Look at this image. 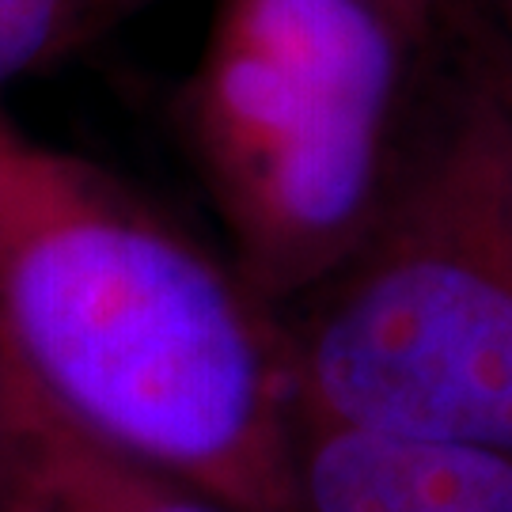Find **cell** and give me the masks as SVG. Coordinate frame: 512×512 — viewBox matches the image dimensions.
Returning a JSON list of instances; mask_svg holds the SVG:
<instances>
[{"mask_svg":"<svg viewBox=\"0 0 512 512\" xmlns=\"http://www.w3.org/2000/svg\"><path fill=\"white\" fill-rule=\"evenodd\" d=\"M0 338L80 433L239 512H296L281 311L107 167L4 110Z\"/></svg>","mask_w":512,"mask_h":512,"instance_id":"obj_1","label":"cell"},{"mask_svg":"<svg viewBox=\"0 0 512 512\" xmlns=\"http://www.w3.org/2000/svg\"><path fill=\"white\" fill-rule=\"evenodd\" d=\"M418 50L372 0H217L183 99L232 243L277 311L376 224L403 156Z\"/></svg>","mask_w":512,"mask_h":512,"instance_id":"obj_2","label":"cell"},{"mask_svg":"<svg viewBox=\"0 0 512 512\" xmlns=\"http://www.w3.org/2000/svg\"><path fill=\"white\" fill-rule=\"evenodd\" d=\"M281 327L300 421L512 459V228L418 73L380 217Z\"/></svg>","mask_w":512,"mask_h":512,"instance_id":"obj_3","label":"cell"},{"mask_svg":"<svg viewBox=\"0 0 512 512\" xmlns=\"http://www.w3.org/2000/svg\"><path fill=\"white\" fill-rule=\"evenodd\" d=\"M296 512H512V459L300 421Z\"/></svg>","mask_w":512,"mask_h":512,"instance_id":"obj_4","label":"cell"},{"mask_svg":"<svg viewBox=\"0 0 512 512\" xmlns=\"http://www.w3.org/2000/svg\"><path fill=\"white\" fill-rule=\"evenodd\" d=\"M12 505H35L38 512H239L183 478L99 444L50 406Z\"/></svg>","mask_w":512,"mask_h":512,"instance_id":"obj_5","label":"cell"},{"mask_svg":"<svg viewBox=\"0 0 512 512\" xmlns=\"http://www.w3.org/2000/svg\"><path fill=\"white\" fill-rule=\"evenodd\" d=\"M73 46V0H0V92Z\"/></svg>","mask_w":512,"mask_h":512,"instance_id":"obj_6","label":"cell"},{"mask_svg":"<svg viewBox=\"0 0 512 512\" xmlns=\"http://www.w3.org/2000/svg\"><path fill=\"white\" fill-rule=\"evenodd\" d=\"M42 414H46L42 395L27 384L16 357L0 338V512L12 505V497L23 486L27 456H31Z\"/></svg>","mask_w":512,"mask_h":512,"instance_id":"obj_7","label":"cell"},{"mask_svg":"<svg viewBox=\"0 0 512 512\" xmlns=\"http://www.w3.org/2000/svg\"><path fill=\"white\" fill-rule=\"evenodd\" d=\"M152 0H73V46L103 35L107 27L137 16Z\"/></svg>","mask_w":512,"mask_h":512,"instance_id":"obj_8","label":"cell"},{"mask_svg":"<svg viewBox=\"0 0 512 512\" xmlns=\"http://www.w3.org/2000/svg\"><path fill=\"white\" fill-rule=\"evenodd\" d=\"M372 4L399 27V35L421 54L429 35H433V23H437L444 0H372Z\"/></svg>","mask_w":512,"mask_h":512,"instance_id":"obj_9","label":"cell"},{"mask_svg":"<svg viewBox=\"0 0 512 512\" xmlns=\"http://www.w3.org/2000/svg\"><path fill=\"white\" fill-rule=\"evenodd\" d=\"M478 8L486 12V19L494 23L497 38L505 42V50L512 54V0H478Z\"/></svg>","mask_w":512,"mask_h":512,"instance_id":"obj_10","label":"cell"},{"mask_svg":"<svg viewBox=\"0 0 512 512\" xmlns=\"http://www.w3.org/2000/svg\"><path fill=\"white\" fill-rule=\"evenodd\" d=\"M4 512H38L35 505H12V509H4Z\"/></svg>","mask_w":512,"mask_h":512,"instance_id":"obj_11","label":"cell"}]
</instances>
